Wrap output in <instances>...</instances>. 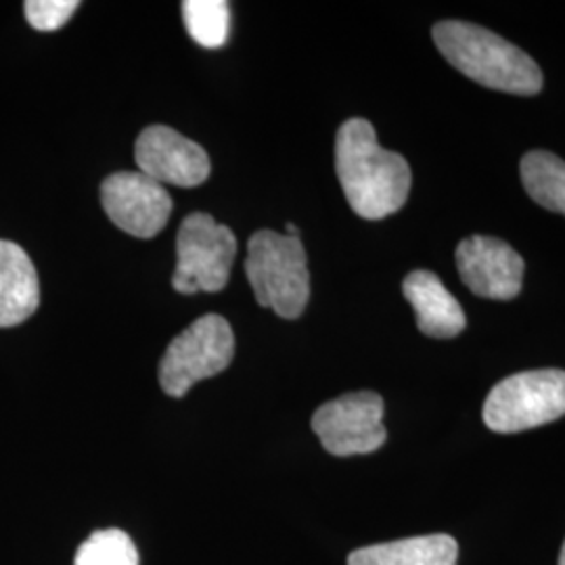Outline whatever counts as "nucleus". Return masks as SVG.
Segmentation results:
<instances>
[{
    "mask_svg": "<svg viewBox=\"0 0 565 565\" xmlns=\"http://www.w3.org/2000/svg\"><path fill=\"white\" fill-rule=\"evenodd\" d=\"M565 415V371L539 369L505 377L484 403V424L497 434H520Z\"/></svg>",
    "mask_w": 565,
    "mask_h": 565,
    "instance_id": "20e7f679",
    "label": "nucleus"
},
{
    "mask_svg": "<svg viewBox=\"0 0 565 565\" xmlns=\"http://www.w3.org/2000/svg\"><path fill=\"white\" fill-rule=\"evenodd\" d=\"M74 565H139V551L118 527L97 530L82 543Z\"/></svg>",
    "mask_w": 565,
    "mask_h": 565,
    "instance_id": "dca6fc26",
    "label": "nucleus"
},
{
    "mask_svg": "<svg viewBox=\"0 0 565 565\" xmlns=\"http://www.w3.org/2000/svg\"><path fill=\"white\" fill-rule=\"evenodd\" d=\"M525 193L548 212L565 216V162L551 151H530L520 163Z\"/></svg>",
    "mask_w": 565,
    "mask_h": 565,
    "instance_id": "4468645a",
    "label": "nucleus"
},
{
    "mask_svg": "<svg viewBox=\"0 0 565 565\" xmlns=\"http://www.w3.org/2000/svg\"><path fill=\"white\" fill-rule=\"evenodd\" d=\"M182 20L189 36L205 49H218L228 39L231 11L224 0H186Z\"/></svg>",
    "mask_w": 565,
    "mask_h": 565,
    "instance_id": "2eb2a0df",
    "label": "nucleus"
},
{
    "mask_svg": "<svg viewBox=\"0 0 565 565\" xmlns=\"http://www.w3.org/2000/svg\"><path fill=\"white\" fill-rule=\"evenodd\" d=\"M312 429L333 457L369 455L385 445L384 401L375 392H352L319 406Z\"/></svg>",
    "mask_w": 565,
    "mask_h": 565,
    "instance_id": "0eeeda50",
    "label": "nucleus"
},
{
    "mask_svg": "<svg viewBox=\"0 0 565 565\" xmlns=\"http://www.w3.org/2000/svg\"><path fill=\"white\" fill-rule=\"evenodd\" d=\"M403 294L417 315L419 331L427 338L450 340L463 333L467 327L463 308L438 275L429 270H413L404 279Z\"/></svg>",
    "mask_w": 565,
    "mask_h": 565,
    "instance_id": "9b49d317",
    "label": "nucleus"
},
{
    "mask_svg": "<svg viewBox=\"0 0 565 565\" xmlns=\"http://www.w3.org/2000/svg\"><path fill=\"white\" fill-rule=\"evenodd\" d=\"M135 160L145 177L182 189L200 186L212 172L210 156L203 147L182 137L174 128L160 124L145 128L139 135Z\"/></svg>",
    "mask_w": 565,
    "mask_h": 565,
    "instance_id": "1a4fd4ad",
    "label": "nucleus"
},
{
    "mask_svg": "<svg viewBox=\"0 0 565 565\" xmlns=\"http://www.w3.org/2000/svg\"><path fill=\"white\" fill-rule=\"evenodd\" d=\"M457 268L467 289L488 300H513L522 291L524 258L503 239L473 235L457 247Z\"/></svg>",
    "mask_w": 565,
    "mask_h": 565,
    "instance_id": "9d476101",
    "label": "nucleus"
},
{
    "mask_svg": "<svg viewBox=\"0 0 565 565\" xmlns=\"http://www.w3.org/2000/svg\"><path fill=\"white\" fill-rule=\"evenodd\" d=\"M459 545L448 534L413 536L350 553L348 565H457Z\"/></svg>",
    "mask_w": 565,
    "mask_h": 565,
    "instance_id": "ddd939ff",
    "label": "nucleus"
},
{
    "mask_svg": "<svg viewBox=\"0 0 565 565\" xmlns=\"http://www.w3.org/2000/svg\"><path fill=\"white\" fill-rule=\"evenodd\" d=\"M431 36L445 60L469 81L520 97H534L543 90V72L536 61L482 25L440 21Z\"/></svg>",
    "mask_w": 565,
    "mask_h": 565,
    "instance_id": "f03ea898",
    "label": "nucleus"
},
{
    "mask_svg": "<svg viewBox=\"0 0 565 565\" xmlns=\"http://www.w3.org/2000/svg\"><path fill=\"white\" fill-rule=\"evenodd\" d=\"M245 273L256 302L282 319L302 317L310 300V273L300 237L258 231L247 243Z\"/></svg>",
    "mask_w": 565,
    "mask_h": 565,
    "instance_id": "7ed1b4c3",
    "label": "nucleus"
},
{
    "mask_svg": "<svg viewBox=\"0 0 565 565\" xmlns=\"http://www.w3.org/2000/svg\"><path fill=\"white\" fill-rule=\"evenodd\" d=\"M237 256V237L214 216L195 212L181 223L177 235V270L172 287L184 294H218L228 285Z\"/></svg>",
    "mask_w": 565,
    "mask_h": 565,
    "instance_id": "423d86ee",
    "label": "nucleus"
},
{
    "mask_svg": "<svg viewBox=\"0 0 565 565\" xmlns=\"http://www.w3.org/2000/svg\"><path fill=\"white\" fill-rule=\"evenodd\" d=\"M235 356V335L221 315H205L189 324L163 352L160 385L172 398H182L191 387L210 380Z\"/></svg>",
    "mask_w": 565,
    "mask_h": 565,
    "instance_id": "39448f33",
    "label": "nucleus"
},
{
    "mask_svg": "<svg viewBox=\"0 0 565 565\" xmlns=\"http://www.w3.org/2000/svg\"><path fill=\"white\" fill-rule=\"evenodd\" d=\"M41 303L36 268L18 243L0 239V327L28 321Z\"/></svg>",
    "mask_w": 565,
    "mask_h": 565,
    "instance_id": "f8f14e48",
    "label": "nucleus"
},
{
    "mask_svg": "<svg viewBox=\"0 0 565 565\" xmlns=\"http://www.w3.org/2000/svg\"><path fill=\"white\" fill-rule=\"evenodd\" d=\"M335 170L350 207L364 221L396 214L411 193V166L385 151L375 128L363 118L343 121L335 139Z\"/></svg>",
    "mask_w": 565,
    "mask_h": 565,
    "instance_id": "f257e3e1",
    "label": "nucleus"
},
{
    "mask_svg": "<svg viewBox=\"0 0 565 565\" xmlns=\"http://www.w3.org/2000/svg\"><path fill=\"white\" fill-rule=\"evenodd\" d=\"M102 203L111 223L139 239H151L162 233L174 210L166 186L142 172L107 177L102 184Z\"/></svg>",
    "mask_w": 565,
    "mask_h": 565,
    "instance_id": "6e6552de",
    "label": "nucleus"
},
{
    "mask_svg": "<svg viewBox=\"0 0 565 565\" xmlns=\"http://www.w3.org/2000/svg\"><path fill=\"white\" fill-rule=\"evenodd\" d=\"M81 7L78 0H28L23 4L25 20L34 30L55 32L63 28Z\"/></svg>",
    "mask_w": 565,
    "mask_h": 565,
    "instance_id": "f3484780",
    "label": "nucleus"
},
{
    "mask_svg": "<svg viewBox=\"0 0 565 565\" xmlns=\"http://www.w3.org/2000/svg\"><path fill=\"white\" fill-rule=\"evenodd\" d=\"M559 565H565V543L562 546V555H559Z\"/></svg>",
    "mask_w": 565,
    "mask_h": 565,
    "instance_id": "a211bd4d",
    "label": "nucleus"
}]
</instances>
